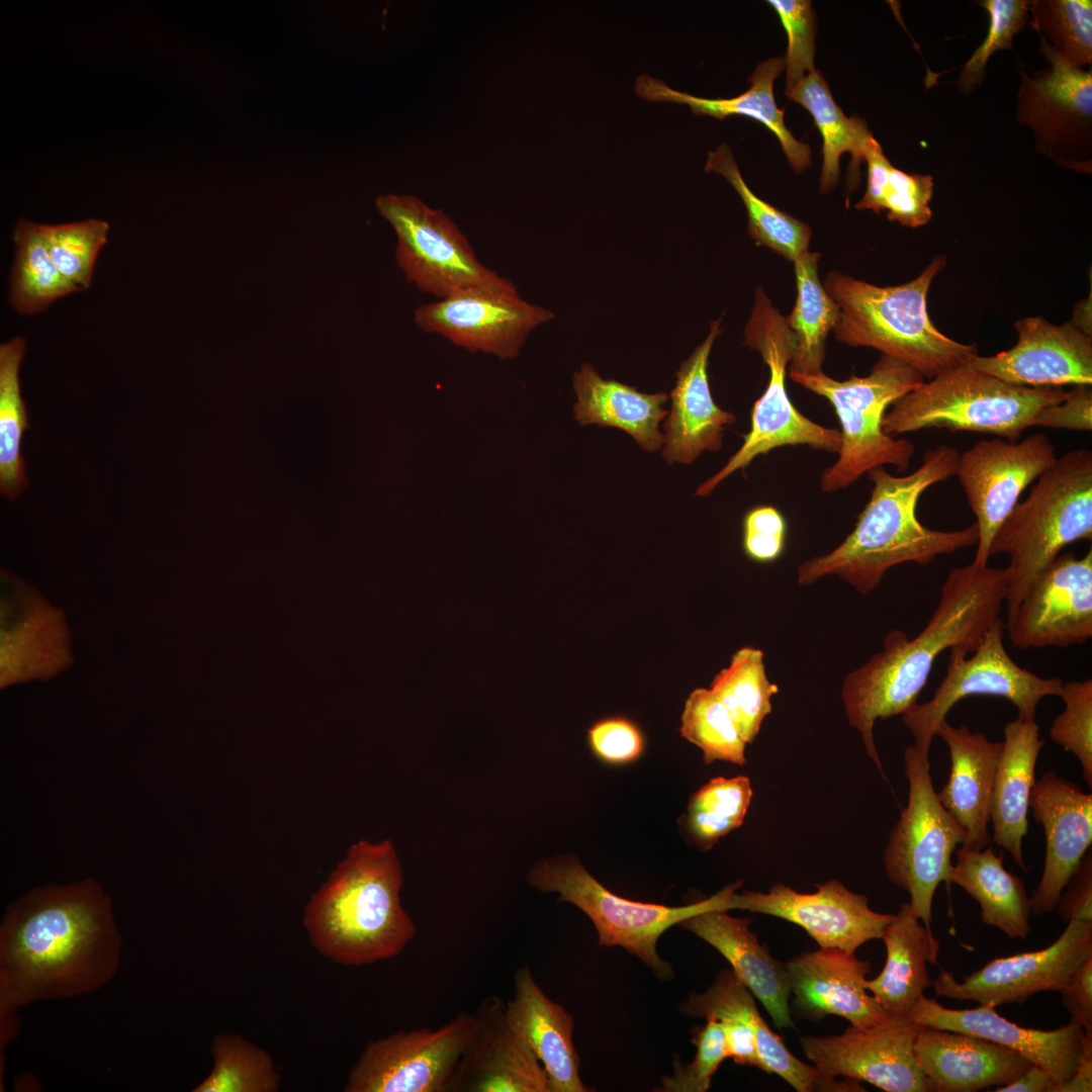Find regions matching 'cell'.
<instances>
[{"label": "cell", "instance_id": "1", "mask_svg": "<svg viewBox=\"0 0 1092 1092\" xmlns=\"http://www.w3.org/2000/svg\"><path fill=\"white\" fill-rule=\"evenodd\" d=\"M121 944L111 899L95 879L27 891L0 924V1018L102 988L119 969Z\"/></svg>", "mask_w": 1092, "mask_h": 1092}, {"label": "cell", "instance_id": "2", "mask_svg": "<svg viewBox=\"0 0 1092 1092\" xmlns=\"http://www.w3.org/2000/svg\"><path fill=\"white\" fill-rule=\"evenodd\" d=\"M1006 590L1005 568L974 563L954 567L921 632L910 639L904 631L892 630L884 638V650L846 675L842 701L848 722L860 733L866 752L880 771L875 722L902 715L917 703L944 650L960 647L974 652L1000 617Z\"/></svg>", "mask_w": 1092, "mask_h": 1092}, {"label": "cell", "instance_id": "3", "mask_svg": "<svg viewBox=\"0 0 1092 1092\" xmlns=\"http://www.w3.org/2000/svg\"><path fill=\"white\" fill-rule=\"evenodd\" d=\"M959 456L957 449L940 444L926 451L922 464L908 475H892L885 466L871 469L867 473L874 484L871 497L854 529L826 555L801 564L799 583L807 585L836 574L868 595L898 564L927 566L940 555L976 545V523L961 530H935L921 524L916 514L928 487L956 475Z\"/></svg>", "mask_w": 1092, "mask_h": 1092}, {"label": "cell", "instance_id": "4", "mask_svg": "<svg viewBox=\"0 0 1092 1092\" xmlns=\"http://www.w3.org/2000/svg\"><path fill=\"white\" fill-rule=\"evenodd\" d=\"M402 869L390 840H360L314 892L303 913L309 941L325 958L363 966L397 957L416 926L400 903Z\"/></svg>", "mask_w": 1092, "mask_h": 1092}, {"label": "cell", "instance_id": "5", "mask_svg": "<svg viewBox=\"0 0 1092 1092\" xmlns=\"http://www.w3.org/2000/svg\"><path fill=\"white\" fill-rule=\"evenodd\" d=\"M944 265L945 258L936 256L917 278L885 287L830 272L823 286L839 305L836 340L877 349L929 379L968 363L978 355L977 346L943 335L927 311L929 287Z\"/></svg>", "mask_w": 1092, "mask_h": 1092}, {"label": "cell", "instance_id": "6", "mask_svg": "<svg viewBox=\"0 0 1092 1092\" xmlns=\"http://www.w3.org/2000/svg\"><path fill=\"white\" fill-rule=\"evenodd\" d=\"M1092 540V452L1062 455L1037 478L995 533L990 556L1007 554V617L1068 545Z\"/></svg>", "mask_w": 1092, "mask_h": 1092}, {"label": "cell", "instance_id": "7", "mask_svg": "<svg viewBox=\"0 0 1092 1092\" xmlns=\"http://www.w3.org/2000/svg\"><path fill=\"white\" fill-rule=\"evenodd\" d=\"M1066 395L1062 387L1009 384L966 363L924 381L892 403L883 430L892 437L923 429L979 432L1017 442L1039 410Z\"/></svg>", "mask_w": 1092, "mask_h": 1092}, {"label": "cell", "instance_id": "8", "mask_svg": "<svg viewBox=\"0 0 1092 1092\" xmlns=\"http://www.w3.org/2000/svg\"><path fill=\"white\" fill-rule=\"evenodd\" d=\"M790 378L804 388L825 397L833 406L841 431L837 460L820 478L825 492H835L853 484L861 475L878 466L893 465L905 471L915 452L907 439H896L883 430L887 410L897 399L917 388L924 376L908 364L882 355L867 376L851 375L840 381L822 372H789Z\"/></svg>", "mask_w": 1092, "mask_h": 1092}, {"label": "cell", "instance_id": "9", "mask_svg": "<svg viewBox=\"0 0 1092 1092\" xmlns=\"http://www.w3.org/2000/svg\"><path fill=\"white\" fill-rule=\"evenodd\" d=\"M529 883L543 891L559 894L593 921L602 946H622L652 969L657 977L669 980L671 966L657 953L659 937L671 926L709 909L732 910V895L741 887L737 881L710 898L686 906L670 907L622 898L598 882L572 854L541 859L530 870Z\"/></svg>", "mask_w": 1092, "mask_h": 1092}, {"label": "cell", "instance_id": "10", "mask_svg": "<svg viewBox=\"0 0 1092 1092\" xmlns=\"http://www.w3.org/2000/svg\"><path fill=\"white\" fill-rule=\"evenodd\" d=\"M744 343L756 350L768 368L769 377L762 395L754 402L750 429L740 448L713 476L704 481L696 495H709L725 478L745 469L757 456L783 446L806 445L838 454L840 432L826 428L801 414L792 403L785 384L795 338L785 316L772 305L762 288H757L750 317L744 329Z\"/></svg>", "mask_w": 1092, "mask_h": 1092}, {"label": "cell", "instance_id": "11", "mask_svg": "<svg viewBox=\"0 0 1092 1092\" xmlns=\"http://www.w3.org/2000/svg\"><path fill=\"white\" fill-rule=\"evenodd\" d=\"M904 761L908 802L892 829L883 863L889 880L909 894L913 913L931 930L934 894L941 882L950 884L951 854L966 832L937 798L928 753L913 744Z\"/></svg>", "mask_w": 1092, "mask_h": 1092}, {"label": "cell", "instance_id": "12", "mask_svg": "<svg viewBox=\"0 0 1092 1092\" xmlns=\"http://www.w3.org/2000/svg\"><path fill=\"white\" fill-rule=\"evenodd\" d=\"M375 206L396 235L397 266L422 292L444 299L470 290H517L477 259L465 235L442 209L407 194L380 195Z\"/></svg>", "mask_w": 1092, "mask_h": 1092}, {"label": "cell", "instance_id": "13", "mask_svg": "<svg viewBox=\"0 0 1092 1092\" xmlns=\"http://www.w3.org/2000/svg\"><path fill=\"white\" fill-rule=\"evenodd\" d=\"M1005 623L999 617L985 633L972 652L953 647L949 653L945 675L926 703L914 704L902 714V720L913 735L914 745L929 753L940 723L950 709L970 696L1000 697L1016 707L1018 716L1034 719L1039 702L1048 696H1060L1063 679L1042 677L1019 666L1004 646Z\"/></svg>", "mask_w": 1092, "mask_h": 1092}, {"label": "cell", "instance_id": "14", "mask_svg": "<svg viewBox=\"0 0 1092 1092\" xmlns=\"http://www.w3.org/2000/svg\"><path fill=\"white\" fill-rule=\"evenodd\" d=\"M1049 67L1030 77L1022 68L1016 119L1035 135V151L1064 168L1091 172L1092 70L1061 59L1038 34Z\"/></svg>", "mask_w": 1092, "mask_h": 1092}, {"label": "cell", "instance_id": "15", "mask_svg": "<svg viewBox=\"0 0 1092 1092\" xmlns=\"http://www.w3.org/2000/svg\"><path fill=\"white\" fill-rule=\"evenodd\" d=\"M477 1026L475 1012H460L437 1029L399 1030L371 1040L351 1069L344 1091L449 1092Z\"/></svg>", "mask_w": 1092, "mask_h": 1092}, {"label": "cell", "instance_id": "16", "mask_svg": "<svg viewBox=\"0 0 1092 1092\" xmlns=\"http://www.w3.org/2000/svg\"><path fill=\"white\" fill-rule=\"evenodd\" d=\"M1057 460L1043 433L1020 442L980 440L960 454L956 475L976 517L978 542L972 563L984 567L993 537L1017 505L1020 494Z\"/></svg>", "mask_w": 1092, "mask_h": 1092}, {"label": "cell", "instance_id": "17", "mask_svg": "<svg viewBox=\"0 0 1092 1092\" xmlns=\"http://www.w3.org/2000/svg\"><path fill=\"white\" fill-rule=\"evenodd\" d=\"M921 1027L907 1015H888L870 1026L851 1025L838 1035L803 1036L800 1042L826 1079L868 1082L887 1092H930L914 1052Z\"/></svg>", "mask_w": 1092, "mask_h": 1092}, {"label": "cell", "instance_id": "18", "mask_svg": "<svg viewBox=\"0 0 1092 1092\" xmlns=\"http://www.w3.org/2000/svg\"><path fill=\"white\" fill-rule=\"evenodd\" d=\"M1092 957V921L1071 920L1045 948L996 958L956 980L941 970L932 982L936 996L996 1007L1023 1003L1039 992H1060L1072 974Z\"/></svg>", "mask_w": 1092, "mask_h": 1092}, {"label": "cell", "instance_id": "19", "mask_svg": "<svg viewBox=\"0 0 1092 1092\" xmlns=\"http://www.w3.org/2000/svg\"><path fill=\"white\" fill-rule=\"evenodd\" d=\"M553 311L524 300L518 290H470L425 303L414 312L422 331L468 351L516 357L528 335L554 318Z\"/></svg>", "mask_w": 1092, "mask_h": 1092}, {"label": "cell", "instance_id": "20", "mask_svg": "<svg viewBox=\"0 0 1092 1092\" xmlns=\"http://www.w3.org/2000/svg\"><path fill=\"white\" fill-rule=\"evenodd\" d=\"M1005 631L1019 649L1068 647L1092 637V550L1060 554L1033 581Z\"/></svg>", "mask_w": 1092, "mask_h": 1092}, {"label": "cell", "instance_id": "21", "mask_svg": "<svg viewBox=\"0 0 1092 1092\" xmlns=\"http://www.w3.org/2000/svg\"><path fill=\"white\" fill-rule=\"evenodd\" d=\"M813 893H800L782 883L768 892L743 891L732 895V909L776 916L803 929L820 947L854 952L881 938L894 915L876 912L866 895L848 890L836 880L816 885Z\"/></svg>", "mask_w": 1092, "mask_h": 1092}, {"label": "cell", "instance_id": "22", "mask_svg": "<svg viewBox=\"0 0 1092 1092\" xmlns=\"http://www.w3.org/2000/svg\"><path fill=\"white\" fill-rule=\"evenodd\" d=\"M1018 341L993 356L968 364L1006 383L1026 387L1092 384L1091 335L1069 322L1056 326L1041 316L1015 323Z\"/></svg>", "mask_w": 1092, "mask_h": 1092}, {"label": "cell", "instance_id": "23", "mask_svg": "<svg viewBox=\"0 0 1092 1092\" xmlns=\"http://www.w3.org/2000/svg\"><path fill=\"white\" fill-rule=\"evenodd\" d=\"M1029 809L1045 836L1042 876L1029 898L1031 913L1042 915L1055 911L1067 883L1090 849L1092 795L1052 769L1035 780Z\"/></svg>", "mask_w": 1092, "mask_h": 1092}, {"label": "cell", "instance_id": "24", "mask_svg": "<svg viewBox=\"0 0 1092 1092\" xmlns=\"http://www.w3.org/2000/svg\"><path fill=\"white\" fill-rule=\"evenodd\" d=\"M505 1005L492 996L478 1006L477 1029L457 1064L449 1092H550L543 1066L509 1022Z\"/></svg>", "mask_w": 1092, "mask_h": 1092}, {"label": "cell", "instance_id": "25", "mask_svg": "<svg viewBox=\"0 0 1092 1092\" xmlns=\"http://www.w3.org/2000/svg\"><path fill=\"white\" fill-rule=\"evenodd\" d=\"M907 1016L921 1025L975 1035L1008 1048L1045 1071L1054 1085L1072 1077L1083 1046L1084 1029L1071 1021L1054 1030L1026 1028L990 1006L948 1009L923 996Z\"/></svg>", "mask_w": 1092, "mask_h": 1092}, {"label": "cell", "instance_id": "26", "mask_svg": "<svg viewBox=\"0 0 1092 1092\" xmlns=\"http://www.w3.org/2000/svg\"><path fill=\"white\" fill-rule=\"evenodd\" d=\"M785 965L794 994L793 1007L811 1021L836 1015L852 1026L866 1027L889 1015L866 988L871 964L858 960L854 952L820 947L802 952Z\"/></svg>", "mask_w": 1092, "mask_h": 1092}, {"label": "cell", "instance_id": "27", "mask_svg": "<svg viewBox=\"0 0 1092 1092\" xmlns=\"http://www.w3.org/2000/svg\"><path fill=\"white\" fill-rule=\"evenodd\" d=\"M914 1052L930 1092H976L1000 1087L1032 1065L998 1043L925 1025L916 1037Z\"/></svg>", "mask_w": 1092, "mask_h": 1092}, {"label": "cell", "instance_id": "28", "mask_svg": "<svg viewBox=\"0 0 1092 1092\" xmlns=\"http://www.w3.org/2000/svg\"><path fill=\"white\" fill-rule=\"evenodd\" d=\"M720 331L721 320L713 321L704 342L676 371L671 407L664 423L662 456L668 464H691L704 451L720 450L725 426L736 422L732 413L716 404L709 384V357Z\"/></svg>", "mask_w": 1092, "mask_h": 1092}, {"label": "cell", "instance_id": "29", "mask_svg": "<svg viewBox=\"0 0 1092 1092\" xmlns=\"http://www.w3.org/2000/svg\"><path fill=\"white\" fill-rule=\"evenodd\" d=\"M936 735L946 743L950 772L937 798L966 832L963 848L979 850L991 842L988 832L994 778L1003 742L989 740L969 727L943 720Z\"/></svg>", "mask_w": 1092, "mask_h": 1092}, {"label": "cell", "instance_id": "30", "mask_svg": "<svg viewBox=\"0 0 1092 1092\" xmlns=\"http://www.w3.org/2000/svg\"><path fill=\"white\" fill-rule=\"evenodd\" d=\"M751 922V918H736L723 909H709L682 920L678 926L708 942L729 962L777 1027H794L786 965L759 943L749 929Z\"/></svg>", "mask_w": 1092, "mask_h": 1092}, {"label": "cell", "instance_id": "31", "mask_svg": "<svg viewBox=\"0 0 1092 1092\" xmlns=\"http://www.w3.org/2000/svg\"><path fill=\"white\" fill-rule=\"evenodd\" d=\"M514 987L505 1005L507 1018L543 1066L550 1092L592 1090L579 1077L572 1015L542 991L527 966L516 972Z\"/></svg>", "mask_w": 1092, "mask_h": 1092}, {"label": "cell", "instance_id": "32", "mask_svg": "<svg viewBox=\"0 0 1092 1092\" xmlns=\"http://www.w3.org/2000/svg\"><path fill=\"white\" fill-rule=\"evenodd\" d=\"M1044 740L1034 719L1017 716L1004 727L1003 750L991 797L993 840L1024 869L1022 840L1027 833L1029 798L1035 783V764Z\"/></svg>", "mask_w": 1092, "mask_h": 1092}, {"label": "cell", "instance_id": "33", "mask_svg": "<svg viewBox=\"0 0 1092 1092\" xmlns=\"http://www.w3.org/2000/svg\"><path fill=\"white\" fill-rule=\"evenodd\" d=\"M784 68L782 58L759 63L748 78V90L728 99L693 96L671 89L662 81L647 75L637 79L635 91L648 101L686 104L695 115H709L721 120L730 115H742L759 121L778 138L793 170L800 174L812 164L811 149L808 144L794 138L785 124V110L776 104L774 82Z\"/></svg>", "mask_w": 1092, "mask_h": 1092}, {"label": "cell", "instance_id": "34", "mask_svg": "<svg viewBox=\"0 0 1092 1092\" xmlns=\"http://www.w3.org/2000/svg\"><path fill=\"white\" fill-rule=\"evenodd\" d=\"M887 959L882 972L866 988L889 1015H907L932 985L927 964H935L940 947L933 932L920 923L909 902L903 903L882 937Z\"/></svg>", "mask_w": 1092, "mask_h": 1092}, {"label": "cell", "instance_id": "35", "mask_svg": "<svg viewBox=\"0 0 1092 1092\" xmlns=\"http://www.w3.org/2000/svg\"><path fill=\"white\" fill-rule=\"evenodd\" d=\"M574 417L581 426L597 424L620 429L644 450L656 452L664 442L659 423L667 415L664 392L644 393L636 387L599 375L583 364L573 375Z\"/></svg>", "mask_w": 1092, "mask_h": 1092}, {"label": "cell", "instance_id": "36", "mask_svg": "<svg viewBox=\"0 0 1092 1092\" xmlns=\"http://www.w3.org/2000/svg\"><path fill=\"white\" fill-rule=\"evenodd\" d=\"M680 1011L687 1016L718 1021L725 1032L728 1058L737 1065L763 1071L759 1059L783 1043L760 1016L753 994L732 969L718 973L705 993H690Z\"/></svg>", "mask_w": 1092, "mask_h": 1092}, {"label": "cell", "instance_id": "37", "mask_svg": "<svg viewBox=\"0 0 1092 1092\" xmlns=\"http://www.w3.org/2000/svg\"><path fill=\"white\" fill-rule=\"evenodd\" d=\"M950 883L963 888L980 905L982 921L1010 938L1025 939L1030 931L1029 897L1024 883L1003 867L992 847L959 848Z\"/></svg>", "mask_w": 1092, "mask_h": 1092}, {"label": "cell", "instance_id": "38", "mask_svg": "<svg viewBox=\"0 0 1092 1092\" xmlns=\"http://www.w3.org/2000/svg\"><path fill=\"white\" fill-rule=\"evenodd\" d=\"M801 104L813 116L815 126L822 135L823 165L819 178L822 193L831 192L837 185L841 154L848 152L849 184L856 183L860 164L870 139L873 136L866 120L857 115L847 117L834 101L828 84L819 71H814L786 95Z\"/></svg>", "mask_w": 1092, "mask_h": 1092}, {"label": "cell", "instance_id": "39", "mask_svg": "<svg viewBox=\"0 0 1092 1092\" xmlns=\"http://www.w3.org/2000/svg\"><path fill=\"white\" fill-rule=\"evenodd\" d=\"M819 253L806 252L794 263L797 299L786 323L795 338L789 372H822L827 336L839 313V305L827 293L818 276Z\"/></svg>", "mask_w": 1092, "mask_h": 1092}, {"label": "cell", "instance_id": "40", "mask_svg": "<svg viewBox=\"0 0 1092 1092\" xmlns=\"http://www.w3.org/2000/svg\"><path fill=\"white\" fill-rule=\"evenodd\" d=\"M705 170L723 176L739 194L748 214V234L756 245L792 262L809 251V225L757 197L742 178L727 145L708 154Z\"/></svg>", "mask_w": 1092, "mask_h": 1092}, {"label": "cell", "instance_id": "41", "mask_svg": "<svg viewBox=\"0 0 1092 1092\" xmlns=\"http://www.w3.org/2000/svg\"><path fill=\"white\" fill-rule=\"evenodd\" d=\"M25 349L22 337L0 346V492L10 500L27 485L21 445L29 423L19 378Z\"/></svg>", "mask_w": 1092, "mask_h": 1092}, {"label": "cell", "instance_id": "42", "mask_svg": "<svg viewBox=\"0 0 1092 1092\" xmlns=\"http://www.w3.org/2000/svg\"><path fill=\"white\" fill-rule=\"evenodd\" d=\"M763 656L758 648H740L710 686L747 743L755 740L764 718L771 712V698L779 692V687L766 676Z\"/></svg>", "mask_w": 1092, "mask_h": 1092}, {"label": "cell", "instance_id": "43", "mask_svg": "<svg viewBox=\"0 0 1092 1092\" xmlns=\"http://www.w3.org/2000/svg\"><path fill=\"white\" fill-rule=\"evenodd\" d=\"M13 240L16 256L10 281V301L19 313L39 312L57 299L77 291L51 258L40 223L20 219Z\"/></svg>", "mask_w": 1092, "mask_h": 1092}, {"label": "cell", "instance_id": "44", "mask_svg": "<svg viewBox=\"0 0 1092 1092\" xmlns=\"http://www.w3.org/2000/svg\"><path fill=\"white\" fill-rule=\"evenodd\" d=\"M213 1065L192 1092H276L280 1075L272 1057L236 1033H217L211 1042Z\"/></svg>", "mask_w": 1092, "mask_h": 1092}, {"label": "cell", "instance_id": "45", "mask_svg": "<svg viewBox=\"0 0 1092 1092\" xmlns=\"http://www.w3.org/2000/svg\"><path fill=\"white\" fill-rule=\"evenodd\" d=\"M753 795L745 776L715 778L690 799L687 827L698 846L706 851L744 821Z\"/></svg>", "mask_w": 1092, "mask_h": 1092}, {"label": "cell", "instance_id": "46", "mask_svg": "<svg viewBox=\"0 0 1092 1092\" xmlns=\"http://www.w3.org/2000/svg\"><path fill=\"white\" fill-rule=\"evenodd\" d=\"M679 732L703 751V760L743 765L747 742L732 717L710 689H695L688 697Z\"/></svg>", "mask_w": 1092, "mask_h": 1092}, {"label": "cell", "instance_id": "47", "mask_svg": "<svg viewBox=\"0 0 1092 1092\" xmlns=\"http://www.w3.org/2000/svg\"><path fill=\"white\" fill-rule=\"evenodd\" d=\"M1030 25L1065 62L1092 64V1L1032 0Z\"/></svg>", "mask_w": 1092, "mask_h": 1092}, {"label": "cell", "instance_id": "48", "mask_svg": "<svg viewBox=\"0 0 1092 1092\" xmlns=\"http://www.w3.org/2000/svg\"><path fill=\"white\" fill-rule=\"evenodd\" d=\"M51 258L77 291L90 287L96 259L107 242L109 224L89 218L61 224L40 223Z\"/></svg>", "mask_w": 1092, "mask_h": 1092}, {"label": "cell", "instance_id": "49", "mask_svg": "<svg viewBox=\"0 0 1092 1092\" xmlns=\"http://www.w3.org/2000/svg\"><path fill=\"white\" fill-rule=\"evenodd\" d=\"M977 3L988 13L989 27L983 42L960 71L957 87L962 94H970L983 82L986 65L996 51L1013 49V37L1026 25L1030 7L1027 0H981Z\"/></svg>", "mask_w": 1092, "mask_h": 1092}, {"label": "cell", "instance_id": "50", "mask_svg": "<svg viewBox=\"0 0 1092 1092\" xmlns=\"http://www.w3.org/2000/svg\"><path fill=\"white\" fill-rule=\"evenodd\" d=\"M1065 708L1053 721L1051 739L1078 758L1082 776L1092 787V679L1063 681L1059 696Z\"/></svg>", "mask_w": 1092, "mask_h": 1092}, {"label": "cell", "instance_id": "51", "mask_svg": "<svg viewBox=\"0 0 1092 1092\" xmlns=\"http://www.w3.org/2000/svg\"><path fill=\"white\" fill-rule=\"evenodd\" d=\"M932 193V176L909 174L892 165L879 189L872 210L878 214L887 210L890 220H896L904 226H921L932 216L929 207Z\"/></svg>", "mask_w": 1092, "mask_h": 1092}, {"label": "cell", "instance_id": "52", "mask_svg": "<svg viewBox=\"0 0 1092 1092\" xmlns=\"http://www.w3.org/2000/svg\"><path fill=\"white\" fill-rule=\"evenodd\" d=\"M786 30V95L815 71V13L808 0H768Z\"/></svg>", "mask_w": 1092, "mask_h": 1092}, {"label": "cell", "instance_id": "53", "mask_svg": "<svg viewBox=\"0 0 1092 1092\" xmlns=\"http://www.w3.org/2000/svg\"><path fill=\"white\" fill-rule=\"evenodd\" d=\"M697 1052L693 1062L682 1065L676 1061L673 1075L663 1077L661 1092H706L722 1062L728 1058L726 1037L722 1025L715 1019H707L704 1026L693 1031Z\"/></svg>", "mask_w": 1092, "mask_h": 1092}, {"label": "cell", "instance_id": "54", "mask_svg": "<svg viewBox=\"0 0 1092 1092\" xmlns=\"http://www.w3.org/2000/svg\"><path fill=\"white\" fill-rule=\"evenodd\" d=\"M786 536V521L772 506L752 508L743 517V551L753 561L771 562L778 559L784 551Z\"/></svg>", "mask_w": 1092, "mask_h": 1092}, {"label": "cell", "instance_id": "55", "mask_svg": "<svg viewBox=\"0 0 1092 1092\" xmlns=\"http://www.w3.org/2000/svg\"><path fill=\"white\" fill-rule=\"evenodd\" d=\"M588 742L602 760L622 764L637 759L644 749V737L630 720L613 717L598 721L588 729Z\"/></svg>", "mask_w": 1092, "mask_h": 1092}, {"label": "cell", "instance_id": "56", "mask_svg": "<svg viewBox=\"0 0 1092 1092\" xmlns=\"http://www.w3.org/2000/svg\"><path fill=\"white\" fill-rule=\"evenodd\" d=\"M1036 426L1073 431H1091V385H1077L1067 391V395L1062 401L1039 410L1031 424V427Z\"/></svg>", "mask_w": 1092, "mask_h": 1092}, {"label": "cell", "instance_id": "57", "mask_svg": "<svg viewBox=\"0 0 1092 1092\" xmlns=\"http://www.w3.org/2000/svg\"><path fill=\"white\" fill-rule=\"evenodd\" d=\"M1058 901L1057 915L1064 922L1092 921V852L1084 855L1078 870L1066 885Z\"/></svg>", "mask_w": 1092, "mask_h": 1092}, {"label": "cell", "instance_id": "58", "mask_svg": "<svg viewBox=\"0 0 1092 1092\" xmlns=\"http://www.w3.org/2000/svg\"><path fill=\"white\" fill-rule=\"evenodd\" d=\"M1060 993L1071 1022L1092 1031V957L1072 974Z\"/></svg>", "mask_w": 1092, "mask_h": 1092}, {"label": "cell", "instance_id": "59", "mask_svg": "<svg viewBox=\"0 0 1092 1092\" xmlns=\"http://www.w3.org/2000/svg\"><path fill=\"white\" fill-rule=\"evenodd\" d=\"M1092 1091V1031L1084 1030L1083 1046L1076 1070L1067 1081L1054 1085L1051 1092Z\"/></svg>", "mask_w": 1092, "mask_h": 1092}, {"label": "cell", "instance_id": "60", "mask_svg": "<svg viewBox=\"0 0 1092 1092\" xmlns=\"http://www.w3.org/2000/svg\"><path fill=\"white\" fill-rule=\"evenodd\" d=\"M1052 1077L1037 1066L1031 1065L1022 1075L1009 1084L995 1089V1092H1051L1054 1086Z\"/></svg>", "mask_w": 1092, "mask_h": 1092}]
</instances>
